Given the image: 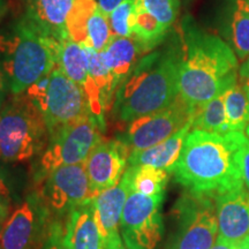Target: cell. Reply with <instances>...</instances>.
<instances>
[{"label": "cell", "mask_w": 249, "mask_h": 249, "mask_svg": "<svg viewBox=\"0 0 249 249\" xmlns=\"http://www.w3.org/2000/svg\"><path fill=\"white\" fill-rule=\"evenodd\" d=\"M248 140L244 132L218 134L193 129L171 174L196 194L214 196L242 185L239 151Z\"/></svg>", "instance_id": "6da1fadb"}, {"label": "cell", "mask_w": 249, "mask_h": 249, "mask_svg": "<svg viewBox=\"0 0 249 249\" xmlns=\"http://www.w3.org/2000/svg\"><path fill=\"white\" fill-rule=\"evenodd\" d=\"M183 30L179 96L195 110L238 81L239 61L234 51L219 37L191 23L185 24Z\"/></svg>", "instance_id": "7a4b0ae2"}, {"label": "cell", "mask_w": 249, "mask_h": 249, "mask_svg": "<svg viewBox=\"0 0 249 249\" xmlns=\"http://www.w3.org/2000/svg\"><path fill=\"white\" fill-rule=\"evenodd\" d=\"M181 51L171 46L140 59L114 93L116 119L130 123L169 107L179 96Z\"/></svg>", "instance_id": "3957f363"}, {"label": "cell", "mask_w": 249, "mask_h": 249, "mask_svg": "<svg viewBox=\"0 0 249 249\" xmlns=\"http://www.w3.org/2000/svg\"><path fill=\"white\" fill-rule=\"evenodd\" d=\"M60 43L43 35L24 17L0 31V67L11 95H20L57 66Z\"/></svg>", "instance_id": "277c9868"}, {"label": "cell", "mask_w": 249, "mask_h": 249, "mask_svg": "<svg viewBox=\"0 0 249 249\" xmlns=\"http://www.w3.org/2000/svg\"><path fill=\"white\" fill-rule=\"evenodd\" d=\"M49 143V132L38 107L26 93L11 96L0 107V160L26 161Z\"/></svg>", "instance_id": "5b68a950"}, {"label": "cell", "mask_w": 249, "mask_h": 249, "mask_svg": "<svg viewBox=\"0 0 249 249\" xmlns=\"http://www.w3.org/2000/svg\"><path fill=\"white\" fill-rule=\"evenodd\" d=\"M24 93L42 113L49 136L92 114L86 92L58 65Z\"/></svg>", "instance_id": "8992f818"}, {"label": "cell", "mask_w": 249, "mask_h": 249, "mask_svg": "<svg viewBox=\"0 0 249 249\" xmlns=\"http://www.w3.org/2000/svg\"><path fill=\"white\" fill-rule=\"evenodd\" d=\"M174 232L165 249H211L218 223L213 196L185 193L173 208Z\"/></svg>", "instance_id": "52a82bcc"}, {"label": "cell", "mask_w": 249, "mask_h": 249, "mask_svg": "<svg viewBox=\"0 0 249 249\" xmlns=\"http://www.w3.org/2000/svg\"><path fill=\"white\" fill-rule=\"evenodd\" d=\"M102 130L97 118L90 114L50 135L40 160L42 170L49 173L65 165L83 164L93 148L103 141Z\"/></svg>", "instance_id": "ba28073f"}, {"label": "cell", "mask_w": 249, "mask_h": 249, "mask_svg": "<svg viewBox=\"0 0 249 249\" xmlns=\"http://www.w3.org/2000/svg\"><path fill=\"white\" fill-rule=\"evenodd\" d=\"M164 195L129 192L120 222V234L129 249H156L164 231L160 208Z\"/></svg>", "instance_id": "9c48e42d"}, {"label": "cell", "mask_w": 249, "mask_h": 249, "mask_svg": "<svg viewBox=\"0 0 249 249\" xmlns=\"http://www.w3.org/2000/svg\"><path fill=\"white\" fill-rule=\"evenodd\" d=\"M193 116L194 108L178 96L169 107L130 121L118 140L126 145L129 154L151 148L178 133L193 121Z\"/></svg>", "instance_id": "30bf717a"}, {"label": "cell", "mask_w": 249, "mask_h": 249, "mask_svg": "<svg viewBox=\"0 0 249 249\" xmlns=\"http://www.w3.org/2000/svg\"><path fill=\"white\" fill-rule=\"evenodd\" d=\"M85 165H65L48 173L40 194L50 213L61 217L92 197Z\"/></svg>", "instance_id": "8fae6325"}, {"label": "cell", "mask_w": 249, "mask_h": 249, "mask_svg": "<svg viewBox=\"0 0 249 249\" xmlns=\"http://www.w3.org/2000/svg\"><path fill=\"white\" fill-rule=\"evenodd\" d=\"M50 211L37 194L28 195L0 231V249H34L42 242Z\"/></svg>", "instance_id": "7c38bea8"}, {"label": "cell", "mask_w": 249, "mask_h": 249, "mask_svg": "<svg viewBox=\"0 0 249 249\" xmlns=\"http://www.w3.org/2000/svg\"><path fill=\"white\" fill-rule=\"evenodd\" d=\"M129 151L119 140L101 141L90 152L85 163L93 196L114 187L126 171Z\"/></svg>", "instance_id": "4fadbf2b"}, {"label": "cell", "mask_w": 249, "mask_h": 249, "mask_svg": "<svg viewBox=\"0 0 249 249\" xmlns=\"http://www.w3.org/2000/svg\"><path fill=\"white\" fill-rule=\"evenodd\" d=\"M218 238L238 246L249 238V192L244 185L213 196Z\"/></svg>", "instance_id": "5bb4252c"}, {"label": "cell", "mask_w": 249, "mask_h": 249, "mask_svg": "<svg viewBox=\"0 0 249 249\" xmlns=\"http://www.w3.org/2000/svg\"><path fill=\"white\" fill-rule=\"evenodd\" d=\"M57 65L68 79L83 89L89 101L91 113L97 118L99 124L104 130L105 107L103 105L101 91L90 75L88 57L85 48L71 39L61 42Z\"/></svg>", "instance_id": "9a60e30c"}, {"label": "cell", "mask_w": 249, "mask_h": 249, "mask_svg": "<svg viewBox=\"0 0 249 249\" xmlns=\"http://www.w3.org/2000/svg\"><path fill=\"white\" fill-rule=\"evenodd\" d=\"M64 240L71 249L104 248V241L96 219L93 196L67 214L64 226Z\"/></svg>", "instance_id": "2e32d148"}, {"label": "cell", "mask_w": 249, "mask_h": 249, "mask_svg": "<svg viewBox=\"0 0 249 249\" xmlns=\"http://www.w3.org/2000/svg\"><path fill=\"white\" fill-rule=\"evenodd\" d=\"M74 0H27L24 17L43 35L61 43L68 38L66 22Z\"/></svg>", "instance_id": "e0dca14e"}, {"label": "cell", "mask_w": 249, "mask_h": 249, "mask_svg": "<svg viewBox=\"0 0 249 249\" xmlns=\"http://www.w3.org/2000/svg\"><path fill=\"white\" fill-rule=\"evenodd\" d=\"M128 194V182L123 176L116 186L93 196L96 219L104 244L112 236L120 233L121 216Z\"/></svg>", "instance_id": "ac0fdd59"}, {"label": "cell", "mask_w": 249, "mask_h": 249, "mask_svg": "<svg viewBox=\"0 0 249 249\" xmlns=\"http://www.w3.org/2000/svg\"><path fill=\"white\" fill-rule=\"evenodd\" d=\"M192 124L193 121L187 124L178 133L160 144L143 149V150H134L130 152L127 160L128 166H152L156 169L166 170L171 173L174 164L179 160L183 143L192 129Z\"/></svg>", "instance_id": "d6986e66"}, {"label": "cell", "mask_w": 249, "mask_h": 249, "mask_svg": "<svg viewBox=\"0 0 249 249\" xmlns=\"http://www.w3.org/2000/svg\"><path fill=\"white\" fill-rule=\"evenodd\" d=\"M143 53H147L134 37H113L102 52L103 60L113 77L116 91L126 77L132 73Z\"/></svg>", "instance_id": "ffe728a7"}, {"label": "cell", "mask_w": 249, "mask_h": 249, "mask_svg": "<svg viewBox=\"0 0 249 249\" xmlns=\"http://www.w3.org/2000/svg\"><path fill=\"white\" fill-rule=\"evenodd\" d=\"M128 182L129 192L147 196L165 195L171 173L152 166H128L124 173Z\"/></svg>", "instance_id": "44dd1931"}, {"label": "cell", "mask_w": 249, "mask_h": 249, "mask_svg": "<svg viewBox=\"0 0 249 249\" xmlns=\"http://www.w3.org/2000/svg\"><path fill=\"white\" fill-rule=\"evenodd\" d=\"M133 4V37L138 39L145 52H148L160 44L169 29L141 6L134 1Z\"/></svg>", "instance_id": "7402d4cb"}, {"label": "cell", "mask_w": 249, "mask_h": 249, "mask_svg": "<svg viewBox=\"0 0 249 249\" xmlns=\"http://www.w3.org/2000/svg\"><path fill=\"white\" fill-rule=\"evenodd\" d=\"M224 105L230 132H244L249 124V99L238 81L224 91Z\"/></svg>", "instance_id": "603a6c76"}, {"label": "cell", "mask_w": 249, "mask_h": 249, "mask_svg": "<svg viewBox=\"0 0 249 249\" xmlns=\"http://www.w3.org/2000/svg\"><path fill=\"white\" fill-rule=\"evenodd\" d=\"M192 129L218 134L230 132L226 121L225 105H224V92L195 108Z\"/></svg>", "instance_id": "cb8c5ba5"}, {"label": "cell", "mask_w": 249, "mask_h": 249, "mask_svg": "<svg viewBox=\"0 0 249 249\" xmlns=\"http://www.w3.org/2000/svg\"><path fill=\"white\" fill-rule=\"evenodd\" d=\"M97 6L96 0H74L66 22L68 38L82 46L88 45V22Z\"/></svg>", "instance_id": "d4e9b609"}, {"label": "cell", "mask_w": 249, "mask_h": 249, "mask_svg": "<svg viewBox=\"0 0 249 249\" xmlns=\"http://www.w3.org/2000/svg\"><path fill=\"white\" fill-rule=\"evenodd\" d=\"M230 29L236 57L244 61L249 58V4L247 0H235Z\"/></svg>", "instance_id": "484cf974"}, {"label": "cell", "mask_w": 249, "mask_h": 249, "mask_svg": "<svg viewBox=\"0 0 249 249\" xmlns=\"http://www.w3.org/2000/svg\"><path fill=\"white\" fill-rule=\"evenodd\" d=\"M83 48H85L87 57H88L90 75L101 91L103 105L107 110L114 101L113 96L116 93V88H114L113 77L103 60L102 52L96 51L89 46H83Z\"/></svg>", "instance_id": "4316f807"}, {"label": "cell", "mask_w": 249, "mask_h": 249, "mask_svg": "<svg viewBox=\"0 0 249 249\" xmlns=\"http://www.w3.org/2000/svg\"><path fill=\"white\" fill-rule=\"evenodd\" d=\"M113 38L108 22V15L101 8L95 9L88 22V45L98 52H103Z\"/></svg>", "instance_id": "83f0119b"}, {"label": "cell", "mask_w": 249, "mask_h": 249, "mask_svg": "<svg viewBox=\"0 0 249 249\" xmlns=\"http://www.w3.org/2000/svg\"><path fill=\"white\" fill-rule=\"evenodd\" d=\"M170 29L179 14V0H133Z\"/></svg>", "instance_id": "f1b7e54d"}, {"label": "cell", "mask_w": 249, "mask_h": 249, "mask_svg": "<svg viewBox=\"0 0 249 249\" xmlns=\"http://www.w3.org/2000/svg\"><path fill=\"white\" fill-rule=\"evenodd\" d=\"M134 13L133 0H124L108 15L112 36L113 37H132V20Z\"/></svg>", "instance_id": "f546056e"}, {"label": "cell", "mask_w": 249, "mask_h": 249, "mask_svg": "<svg viewBox=\"0 0 249 249\" xmlns=\"http://www.w3.org/2000/svg\"><path fill=\"white\" fill-rule=\"evenodd\" d=\"M37 249H71L64 240V226L59 223H51L46 234Z\"/></svg>", "instance_id": "4dcf8cb0"}, {"label": "cell", "mask_w": 249, "mask_h": 249, "mask_svg": "<svg viewBox=\"0 0 249 249\" xmlns=\"http://www.w3.org/2000/svg\"><path fill=\"white\" fill-rule=\"evenodd\" d=\"M239 166H240L242 185L249 192V140L239 151Z\"/></svg>", "instance_id": "1f68e13d"}, {"label": "cell", "mask_w": 249, "mask_h": 249, "mask_svg": "<svg viewBox=\"0 0 249 249\" xmlns=\"http://www.w3.org/2000/svg\"><path fill=\"white\" fill-rule=\"evenodd\" d=\"M239 83L249 99V58L239 68Z\"/></svg>", "instance_id": "d6a6232c"}, {"label": "cell", "mask_w": 249, "mask_h": 249, "mask_svg": "<svg viewBox=\"0 0 249 249\" xmlns=\"http://www.w3.org/2000/svg\"><path fill=\"white\" fill-rule=\"evenodd\" d=\"M9 210H11V202L9 196L0 195V231L5 225L6 220L9 217Z\"/></svg>", "instance_id": "836d02e7"}, {"label": "cell", "mask_w": 249, "mask_h": 249, "mask_svg": "<svg viewBox=\"0 0 249 249\" xmlns=\"http://www.w3.org/2000/svg\"><path fill=\"white\" fill-rule=\"evenodd\" d=\"M103 249H129V247L124 244L123 236H121L119 233V234L108 239V240L104 244V248Z\"/></svg>", "instance_id": "e575fe53"}, {"label": "cell", "mask_w": 249, "mask_h": 249, "mask_svg": "<svg viewBox=\"0 0 249 249\" xmlns=\"http://www.w3.org/2000/svg\"><path fill=\"white\" fill-rule=\"evenodd\" d=\"M97 1L98 7L102 9L107 15H110V13L113 9H116L121 2L124 0H96Z\"/></svg>", "instance_id": "d590c367"}, {"label": "cell", "mask_w": 249, "mask_h": 249, "mask_svg": "<svg viewBox=\"0 0 249 249\" xmlns=\"http://www.w3.org/2000/svg\"><path fill=\"white\" fill-rule=\"evenodd\" d=\"M7 92H8L7 85H6L4 73H2L1 67H0V107H1V105L4 104V102L6 101V95H7Z\"/></svg>", "instance_id": "8d00e7d4"}, {"label": "cell", "mask_w": 249, "mask_h": 249, "mask_svg": "<svg viewBox=\"0 0 249 249\" xmlns=\"http://www.w3.org/2000/svg\"><path fill=\"white\" fill-rule=\"evenodd\" d=\"M0 195L9 196V188L7 183H6L4 172H2L1 169H0Z\"/></svg>", "instance_id": "74e56055"}, {"label": "cell", "mask_w": 249, "mask_h": 249, "mask_svg": "<svg viewBox=\"0 0 249 249\" xmlns=\"http://www.w3.org/2000/svg\"><path fill=\"white\" fill-rule=\"evenodd\" d=\"M211 249H235V246L230 244V242L224 241L217 236V240L213 247H211Z\"/></svg>", "instance_id": "f35d334b"}, {"label": "cell", "mask_w": 249, "mask_h": 249, "mask_svg": "<svg viewBox=\"0 0 249 249\" xmlns=\"http://www.w3.org/2000/svg\"><path fill=\"white\" fill-rule=\"evenodd\" d=\"M7 5L8 0H0V18L5 14L6 11H7Z\"/></svg>", "instance_id": "ab89813d"}, {"label": "cell", "mask_w": 249, "mask_h": 249, "mask_svg": "<svg viewBox=\"0 0 249 249\" xmlns=\"http://www.w3.org/2000/svg\"><path fill=\"white\" fill-rule=\"evenodd\" d=\"M235 249H249V241L246 240L242 244L235 246Z\"/></svg>", "instance_id": "60d3db41"}, {"label": "cell", "mask_w": 249, "mask_h": 249, "mask_svg": "<svg viewBox=\"0 0 249 249\" xmlns=\"http://www.w3.org/2000/svg\"><path fill=\"white\" fill-rule=\"evenodd\" d=\"M246 134H247V138L249 139V124L247 126V128H246Z\"/></svg>", "instance_id": "b9f144b4"}, {"label": "cell", "mask_w": 249, "mask_h": 249, "mask_svg": "<svg viewBox=\"0 0 249 249\" xmlns=\"http://www.w3.org/2000/svg\"><path fill=\"white\" fill-rule=\"evenodd\" d=\"M247 240H248V241H249V238H248V239H247Z\"/></svg>", "instance_id": "7bdbcfd3"}, {"label": "cell", "mask_w": 249, "mask_h": 249, "mask_svg": "<svg viewBox=\"0 0 249 249\" xmlns=\"http://www.w3.org/2000/svg\"><path fill=\"white\" fill-rule=\"evenodd\" d=\"M247 1H248V2H249V0H247Z\"/></svg>", "instance_id": "ee69618b"}]
</instances>
